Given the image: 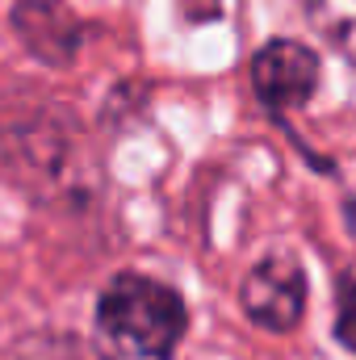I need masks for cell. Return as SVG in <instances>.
<instances>
[{
    "label": "cell",
    "instance_id": "obj_1",
    "mask_svg": "<svg viewBox=\"0 0 356 360\" xmlns=\"http://www.w3.org/2000/svg\"><path fill=\"white\" fill-rule=\"evenodd\" d=\"M184 331V297L143 272H117L92 310L96 360H172Z\"/></svg>",
    "mask_w": 356,
    "mask_h": 360
},
{
    "label": "cell",
    "instance_id": "obj_2",
    "mask_svg": "<svg viewBox=\"0 0 356 360\" xmlns=\"http://www.w3.org/2000/svg\"><path fill=\"white\" fill-rule=\"evenodd\" d=\"M243 314L272 335H289L306 310V272L289 256H265L239 285Z\"/></svg>",
    "mask_w": 356,
    "mask_h": 360
},
{
    "label": "cell",
    "instance_id": "obj_3",
    "mask_svg": "<svg viewBox=\"0 0 356 360\" xmlns=\"http://www.w3.org/2000/svg\"><path fill=\"white\" fill-rule=\"evenodd\" d=\"M319 55L293 38H272L256 51L252 59V84L256 96L265 101L272 113H289V109H302L314 89H319Z\"/></svg>",
    "mask_w": 356,
    "mask_h": 360
},
{
    "label": "cell",
    "instance_id": "obj_4",
    "mask_svg": "<svg viewBox=\"0 0 356 360\" xmlns=\"http://www.w3.org/2000/svg\"><path fill=\"white\" fill-rule=\"evenodd\" d=\"M13 30L21 46L51 68H68L84 42V21L63 0H21L13 8Z\"/></svg>",
    "mask_w": 356,
    "mask_h": 360
},
{
    "label": "cell",
    "instance_id": "obj_5",
    "mask_svg": "<svg viewBox=\"0 0 356 360\" xmlns=\"http://www.w3.org/2000/svg\"><path fill=\"white\" fill-rule=\"evenodd\" d=\"M314 30L348 59L356 63V0H302Z\"/></svg>",
    "mask_w": 356,
    "mask_h": 360
},
{
    "label": "cell",
    "instance_id": "obj_6",
    "mask_svg": "<svg viewBox=\"0 0 356 360\" xmlns=\"http://www.w3.org/2000/svg\"><path fill=\"white\" fill-rule=\"evenodd\" d=\"M336 335L344 340V348L356 352V281H340V319H336Z\"/></svg>",
    "mask_w": 356,
    "mask_h": 360
}]
</instances>
